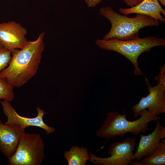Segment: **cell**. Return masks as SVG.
<instances>
[{
	"instance_id": "obj_1",
	"label": "cell",
	"mask_w": 165,
	"mask_h": 165,
	"mask_svg": "<svg viewBox=\"0 0 165 165\" xmlns=\"http://www.w3.org/2000/svg\"><path fill=\"white\" fill-rule=\"evenodd\" d=\"M44 33L40 34L34 41H28L19 50L11 52L12 57L7 66L0 74V78L5 79L11 86L19 87L23 86L36 73L44 50Z\"/></svg>"
},
{
	"instance_id": "obj_2",
	"label": "cell",
	"mask_w": 165,
	"mask_h": 165,
	"mask_svg": "<svg viewBox=\"0 0 165 165\" xmlns=\"http://www.w3.org/2000/svg\"><path fill=\"white\" fill-rule=\"evenodd\" d=\"M101 15L109 20L111 27L103 39L127 41L139 38V31L146 27L158 26L160 22L144 14L136 13L134 17L122 15L109 6L101 7Z\"/></svg>"
},
{
	"instance_id": "obj_3",
	"label": "cell",
	"mask_w": 165,
	"mask_h": 165,
	"mask_svg": "<svg viewBox=\"0 0 165 165\" xmlns=\"http://www.w3.org/2000/svg\"><path fill=\"white\" fill-rule=\"evenodd\" d=\"M138 119L133 121L128 120L125 114L116 112L107 114L104 123L96 132V135L99 138L110 139L117 136L123 137L127 133L138 135L144 133L148 129V123L152 121H158L161 118L155 115L147 109L142 111Z\"/></svg>"
},
{
	"instance_id": "obj_4",
	"label": "cell",
	"mask_w": 165,
	"mask_h": 165,
	"mask_svg": "<svg viewBox=\"0 0 165 165\" xmlns=\"http://www.w3.org/2000/svg\"><path fill=\"white\" fill-rule=\"evenodd\" d=\"M95 43L101 49L115 51L127 59L133 65L134 73L136 76L142 75L138 61L140 55L144 52L149 53L153 47L165 46L164 38H158L154 36L127 41L98 39Z\"/></svg>"
},
{
	"instance_id": "obj_5",
	"label": "cell",
	"mask_w": 165,
	"mask_h": 165,
	"mask_svg": "<svg viewBox=\"0 0 165 165\" xmlns=\"http://www.w3.org/2000/svg\"><path fill=\"white\" fill-rule=\"evenodd\" d=\"M45 144L37 133L23 134L15 153L8 159L9 165H40L45 157Z\"/></svg>"
},
{
	"instance_id": "obj_6",
	"label": "cell",
	"mask_w": 165,
	"mask_h": 165,
	"mask_svg": "<svg viewBox=\"0 0 165 165\" xmlns=\"http://www.w3.org/2000/svg\"><path fill=\"white\" fill-rule=\"evenodd\" d=\"M134 138L127 137L121 141L112 143L108 152L111 155L107 158H102L90 152V160L96 165H127L134 160L133 151L136 146Z\"/></svg>"
},
{
	"instance_id": "obj_7",
	"label": "cell",
	"mask_w": 165,
	"mask_h": 165,
	"mask_svg": "<svg viewBox=\"0 0 165 165\" xmlns=\"http://www.w3.org/2000/svg\"><path fill=\"white\" fill-rule=\"evenodd\" d=\"M156 85L152 86L147 79L145 82L149 93L146 97L141 98L139 102L132 107L134 116L137 118L140 113L145 109L158 116L165 112V82L159 80Z\"/></svg>"
},
{
	"instance_id": "obj_8",
	"label": "cell",
	"mask_w": 165,
	"mask_h": 165,
	"mask_svg": "<svg viewBox=\"0 0 165 165\" xmlns=\"http://www.w3.org/2000/svg\"><path fill=\"white\" fill-rule=\"evenodd\" d=\"M0 103L2 106L3 113L7 118V121L5 124L15 126L24 130L29 126L39 127L44 130L47 134L55 131L56 129L54 127L48 126L44 122L43 117L45 111L40 108H36L37 115L36 117L29 118L22 116L18 114L10 102L3 100Z\"/></svg>"
},
{
	"instance_id": "obj_9",
	"label": "cell",
	"mask_w": 165,
	"mask_h": 165,
	"mask_svg": "<svg viewBox=\"0 0 165 165\" xmlns=\"http://www.w3.org/2000/svg\"><path fill=\"white\" fill-rule=\"evenodd\" d=\"M26 28L14 21L0 23V42L3 47L11 52L16 49H22L28 41L25 37Z\"/></svg>"
},
{
	"instance_id": "obj_10",
	"label": "cell",
	"mask_w": 165,
	"mask_h": 165,
	"mask_svg": "<svg viewBox=\"0 0 165 165\" xmlns=\"http://www.w3.org/2000/svg\"><path fill=\"white\" fill-rule=\"evenodd\" d=\"M25 130L0 120V152L8 159L15 153Z\"/></svg>"
},
{
	"instance_id": "obj_11",
	"label": "cell",
	"mask_w": 165,
	"mask_h": 165,
	"mask_svg": "<svg viewBox=\"0 0 165 165\" xmlns=\"http://www.w3.org/2000/svg\"><path fill=\"white\" fill-rule=\"evenodd\" d=\"M153 131L148 135H141L136 151L133 153L134 160L139 161L143 157L148 156L160 145L161 139L165 137V128L157 121Z\"/></svg>"
},
{
	"instance_id": "obj_12",
	"label": "cell",
	"mask_w": 165,
	"mask_h": 165,
	"mask_svg": "<svg viewBox=\"0 0 165 165\" xmlns=\"http://www.w3.org/2000/svg\"><path fill=\"white\" fill-rule=\"evenodd\" d=\"M119 12L125 15L131 13H139L147 15L162 23L165 19V11L162 7L158 0H143L136 6L130 8H120Z\"/></svg>"
},
{
	"instance_id": "obj_13",
	"label": "cell",
	"mask_w": 165,
	"mask_h": 165,
	"mask_svg": "<svg viewBox=\"0 0 165 165\" xmlns=\"http://www.w3.org/2000/svg\"><path fill=\"white\" fill-rule=\"evenodd\" d=\"M63 156L68 165H86L90 158L88 149L77 146H72L64 152Z\"/></svg>"
},
{
	"instance_id": "obj_14",
	"label": "cell",
	"mask_w": 165,
	"mask_h": 165,
	"mask_svg": "<svg viewBox=\"0 0 165 165\" xmlns=\"http://www.w3.org/2000/svg\"><path fill=\"white\" fill-rule=\"evenodd\" d=\"M132 165H165V139H162L159 145L141 161L133 162Z\"/></svg>"
},
{
	"instance_id": "obj_15",
	"label": "cell",
	"mask_w": 165,
	"mask_h": 165,
	"mask_svg": "<svg viewBox=\"0 0 165 165\" xmlns=\"http://www.w3.org/2000/svg\"><path fill=\"white\" fill-rule=\"evenodd\" d=\"M14 97L13 87L9 85L5 79L0 78V102L2 100H5L10 102Z\"/></svg>"
},
{
	"instance_id": "obj_16",
	"label": "cell",
	"mask_w": 165,
	"mask_h": 165,
	"mask_svg": "<svg viewBox=\"0 0 165 165\" xmlns=\"http://www.w3.org/2000/svg\"><path fill=\"white\" fill-rule=\"evenodd\" d=\"M11 57L10 51L3 47L0 48V74L7 67Z\"/></svg>"
},
{
	"instance_id": "obj_17",
	"label": "cell",
	"mask_w": 165,
	"mask_h": 165,
	"mask_svg": "<svg viewBox=\"0 0 165 165\" xmlns=\"http://www.w3.org/2000/svg\"><path fill=\"white\" fill-rule=\"evenodd\" d=\"M128 6L131 7L134 6L140 3L143 0H123ZM87 6L89 7H95L102 0H84Z\"/></svg>"
},
{
	"instance_id": "obj_18",
	"label": "cell",
	"mask_w": 165,
	"mask_h": 165,
	"mask_svg": "<svg viewBox=\"0 0 165 165\" xmlns=\"http://www.w3.org/2000/svg\"><path fill=\"white\" fill-rule=\"evenodd\" d=\"M158 1L163 6H165V0H158Z\"/></svg>"
},
{
	"instance_id": "obj_19",
	"label": "cell",
	"mask_w": 165,
	"mask_h": 165,
	"mask_svg": "<svg viewBox=\"0 0 165 165\" xmlns=\"http://www.w3.org/2000/svg\"><path fill=\"white\" fill-rule=\"evenodd\" d=\"M2 47H3L2 46V45L1 43L0 42V48H2Z\"/></svg>"
},
{
	"instance_id": "obj_20",
	"label": "cell",
	"mask_w": 165,
	"mask_h": 165,
	"mask_svg": "<svg viewBox=\"0 0 165 165\" xmlns=\"http://www.w3.org/2000/svg\"></svg>"
}]
</instances>
